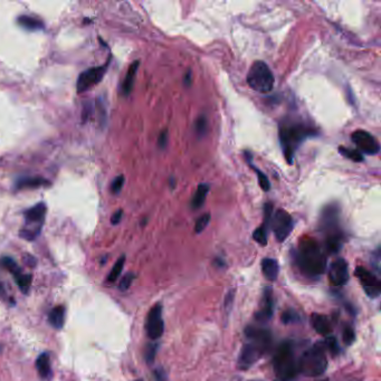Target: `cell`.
Returning a JSON list of instances; mask_svg holds the SVG:
<instances>
[{"label": "cell", "instance_id": "1", "mask_svg": "<svg viewBox=\"0 0 381 381\" xmlns=\"http://www.w3.org/2000/svg\"><path fill=\"white\" fill-rule=\"evenodd\" d=\"M294 260L301 273L310 279H318L327 268V256L321 246L312 237L300 239Z\"/></svg>", "mask_w": 381, "mask_h": 381}, {"label": "cell", "instance_id": "2", "mask_svg": "<svg viewBox=\"0 0 381 381\" xmlns=\"http://www.w3.org/2000/svg\"><path fill=\"white\" fill-rule=\"evenodd\" d=\"M318 131L305 123L295 120H285L280 124L279 137L282 150L288 163H293L294 155L301 143L306 139L315 137Z\"/></svg>", "mask_w": 381, "mask_h": 381}, {"label": "cell", "instance_id": "3", "mask_svg": "<svg viewBox=\"0 0 381 381\" xmlns=\"http://www.w3.org/2000/svg\"><path fill=\"white\" fill-rule=\"evenodd\" d=\"M320 227L325 236V249L329 254H336L342 247L343 236L339 227V209L335 205L324 208Z\"/></svg>", "mask_w": 381, "mask_h": 381}, {"label": "cell", "instance_id": "4", "mask_svg": "<svg viewBox=\"0 0 381 381\" xmlns=\"http://www.w3.org/2000/svg\"><path fill=\"white\" fill-rule=\"evenodd\" d=\"M273 369L275 376L281 381H292L297 377L299 368L291 341L282 342L276 349L273 358Z\"/></svg>", "mask_w": 381, "mask_h": 381}, {"label": "cell", "instance_id": "5", "mask_svg": "<svg viewBox=\"0 0 381 381\" xmlns=\"http://www.w3.org/2000/svg\"><path fill=\"white\" fill-rule=\"evenodd\" d=\"M327 355H325V349L321 342L314 344L312 348L304 351L298 362L299 372L305 377L311 378L321 376L327 370Z\"/></svg>", "mask_w": 381, "mask_h": 381}, {"label": "cell", "instance_id": "6", "mask_svg": "<svg viewBox=\"0 0 381 381\" xmlns=\"http://www.w3.org/2000/svg\"><path fill=\"white\" fill-rule=\"evenodd\" d=\"M246 81L251 90L260 93H268L274 88V75L268 65L263 60H256L250 66Z\"/></svg>", "mask_w": 381, "mask_h": 381}, {"label": "cell", "instance_id": "7", "mask_svg": "<svg viewBox=\"0 0 381 381\" xmlns=\"http://www.w3.org/2000/svg\"><path fill=\"white\" fill-rule=\"evenodd\" d=\"M270 226H272L276 239L280 243L284 242L293 230L292 216L284 209H278L270 219Z\"/></svg>", "mask_w": 381, "mask_h": 381}, {"label": "cell", "instance_id": "8", "mask_svg": "<svg viewBox=\"0 0 381 381\" xmlns=\"http://www.w3.org/2000/svg\"><path fill=\"white\" fill-rule=\"evenodd\" d=\"M145 332L151 340H158L162 336L164 332V321L162 318V305L160 303L153 305L147 313Z\"/></svg>", "mask_w": 381, "mask_h": 381}, {"label": "cell", "instance_id": "9", "mask_svg": "<svg viewBox=\"0 0 381 381\" xmlns=\"http://www.w3.org/2000/svg\"><path fill=\"white\" fill-rule=\"evenodd\" d=\"M355 276L359 280L365 293L371 299H377L381 293V283L376 275L367 268L358 266L355 268Z\"/></svg>", "mask_w": 381, "mask_h": 381}, {"label": "cell", "instance_id": "10", "mask_svg": "<svg viewBox=\"0 0 381 381\" xmlns=\"http://www.w3.org/2000/svg\"><path fill=\"white\" fill-rule=\"evenodd\" d=\"M266 353L264 350L261 348L256 346L255 343L250 342V341H247L246 342L241 352H239V356H238V360H237V367L239 370H248L249 368L253 367L256 362L261 359V356Z\"/></svg>", "mask_w": 381, "mask_h": 381}, {"label": "cell", "instance_id": "11", "mask_svg": "<svg viewBox=\"0 0 381 381\" xmlns=\"http://www.w3.org/2000/svg\"><path fill=\"white\" fill-rule=\"evenodd\" d=\"M107 67H108V64H105L104 66L92 67V69H89L85 72H83L81 75L78 76L77 84H76L78 93H82V92L88 91L91 88L95 86L96 84L100 83L102 81L103 76L105 75Z\"/></svg>", "mask_w": 381, "mask_h": 381}, {"label": "cell", "instance_id": "12", "mask_svg": "<svg viewBox=\"0 0 381 381\" xmlns=\"http://www.w3.org/2000/svg\"><path fill=\"white\" fill-rule=\"evenodd\" d=\"M351 140L359 149L369 156L378 155L380 151V144L378 140L371 133L365 130H355L351 134Z\"/></svg>", "mask_w": 381, "mask_h": 381}, {"label": "cell", "instance_id": "13", "mask_svg": "<svg viewBox=\"0 0 381 381\" xmlns=\"http://www.w3.org/2000/svg\"><path fill=\"white\" fill-rule=\"evenodd\" d=\"M329 281L333 286H343L349 281V265L343 258H336L329 268Z\"/></svg>", "mask_w": 381, "mask_h": 381}, {"label": "cell", "instance_id": "14", "mask_svg": "<svg viewBox=\"0 0 381 381\" xmlns=\"http://www.w3.org/2000/svg\"><path fill=\"white\" fill-rule=\"evenodd\" d=\"M245 336L247 337V341L255 343L265 352H267L272 346V333L264 328L247 327L245 329Z\"/></svg>", "mask_w": 381, "mask_h": 381}, {"label": "cell", "instance_id": "15", "mask_svg": "<svg viewBox=\"0 0 381 381\" xmlns=\"http://www.w3.org/2000/svg\"><path fill=\"white\" fill-rule=\"evenodd\" d=\"M274 314V302H273V293L272 288L266 287L263 292V297L261 299L260 306L255 313V319L258 322L266 323Z\"/></svg>", "mask_w": 381, "mask_h": 381}, {"label": "cell", "instance_id": "16", "mask_svg": "<svg viewBox=\"0 0 381 381\" xmlns=\"http://www.w3.org/2000/svg\"><path fill=\"white\" fill-rule=\"evenodd\" d=\"M47 211V207L44 204V202H39L32 208L27 209L25 211V220H26L27 225H36V227L38 226L39 228H41L43 223H44L45 219V215Z\"/></svg>", "mask_w": 381, "mask_h": 381}, {"label": "cell", "instance_id": "17", "mask_svg": "<svg viewBox=\"0 0 381 381\" xmlns=\"http://www.w3.org/2000/svg\"><path fill=\"white\" fill-rule=\"evenodd\" d=\"M311 322L313 325V329H314L319 334L328 336L332 332V325L327 315L319 314V313H313L311 315Z\"/></svg>", "mask_w": 381, "mask_h": 381}, {"label": "cell", "instance_id": "18", "mask_svg": "<svg viewBox=\"0 0 381 381\" xmlns=\"http://www.w3.org/2000/svg\"><path fill=\"white\" fill-rule=\"evenodd\" d=\"M261 266H262L263 275L265 276L268 281L274 282L278 280L279 272H280L278 261L274 260V258H264V260L262 261Z\"/></svg>", "mask_w": 381, "mask_h": 381}, {"label": "cell", "instance_id": "19", "mask_svg": "<svg viewBox=\"0 0 381 381\" xmlns=\"http://www.w3.org/2000/svg\"><path fill=\"white\" fill-rule=\"evenodd\" d=\"M36 368L38 370L40 378L48 380L52 377V367H51V359L49 354L44 352L41 353L36 360Z\"/></svg>", "mask_w": 381, "mask_h": 381}, {"label": "cell", "instance_id": "20", "mask_svg": "<svg viewBox=\"0 0 381 381\" xmlns=\"http://www.w3.org/2000/svg\"><path fill=\"white\" fill-rule=\"evenodd\" d=\"M209 189H210V186L207 183H200L198 188H197L196 193L194 194L192 201H190V207L194 210H197V209L201 208V206L205 204L207 195L209 193Z\"/></svg>", "mask_w": 381, "mask_h": 381}, {"label": "cell", "instance_id": "21", "mask_svg": "<svg viewBox=\"0 0 381 381\" xmlns=\"http://www.w3.org/2000/svg\"><path fill=\"white\" fill-rule=\"evenodd\" d=\"M48 322L55 329H61L65 322V309L64 306L58 305L55 306L54 309L49 312L48 314Z\"/></svg>", "mask_w": 381, "mask_h": 381}, {"label": "cell", "instance_id": "22", "mask_svg": "<svg viewBox=\"0 0 381 381\" xmlns=\"http://www.w3.org/2000/svg\"><path fill=\"white\" fill-rule=\"evenodd\" d=\"M138 67H139V60L133 61V63L130 65V67H129V71L126 73L124 82H123V85H122V91L124 95H129L131 93V91L133 89L135 75H137Z\"/></svg>", "mask_w": 381, "mask_h": 381}, {"label": "cell", "instance_id": "23", "mask_svg": "<svg viewBox=\"0 0 381 381\" xmlns=\"http://www.w3.org/2000/svg\"><path fill=\"white\" fill-rule=\"evenodd\" d=\"M47 180L44 178L40 177H28V178H22V179L16 182V188L17 189H33V188H38L41 186L47 184Z\"/></svg>", "mask_w": 381, "mask_h": 381}, {"label": "cell", "instance_id": "24", "mask_svg": "<svg viewBox=\"0 0 381 381\" xmlns=\"http://www.w3.org/2000/svg\"><path fill=\"white\" fill-rule=\"evenodd\" d=\"M17 22L23 28L32 30V32H35V30H41V29H44V27H45L44 22L38 19V18L30 17V16L18 17Z\"/></svg>", "mask_w": 381, "mask_h": 381}, {"label": "cell", "instance_id": "25", "mask_svg": "<svg viewBox=\"0 0 381 381\" xmlns=\"http://www.w3.org/2000/svg\"><path fill=\"white\" fill-rule=\"evenodd\" d=\"M124 263H125V256L123 255L119 258L118 261H116L113 268L111 269V273L108 276V282L109 283H114L116 280H118L120 274L122 273L123 267H124Z\"/></svg>", "mask_w": 381, "mask_h": 381}, {"label": "cell", "instance_id": "26", "mask_svg": "<svg viewBox=\"0 0 381 381\" xmlns=\"http://www.w3.org/2000/svg\"><path fill=\"white\" fill-rule=\"evenodd\" d=\"M0 265L7 269L8 272H10L14 276L20 274L23 272L22 268L18 266V264L10 257H3L2 261H0Z\"/></svg>", "mask_w": 381, "mask_h": 381}, {"label": "cell", "instance_id": "27", "mask_svg": "<svg viewBox=\"0 0 381 381\" xmlns=\"http://www.w3.org/2000/svg\"><path fill=\"white\" fill-rule=\"evenodd\" d=\"M339 151L343 157L352 160V161H354V162L364 161V156H362V153L359 152L358 150L349 149V147H346V146H340Z\"/></svg>", "mask_w": 381, "mask_h": 381}, {"label": "cell", "instance_id": "28", "mask_svg": "<svg viewBox=\"0 0 381 381\" xmlns=\"http://www.w3.org/2000/svg\"><path fill=\"white\" fill-rule=\"evenodd\" d=\"M248 157H249V158H248V163H249V165H250V168H253L254 171H255L256 174H257L258 183H260V186H261L262 190H264V192H268L269 188H270V182H269V180H268L267 176H266L265 174H263V172H262L260 169H258L257 167H255V165H253V164H251V163L249 162V159H250L249 152H248Z\"/></svg>", "mask_w": 381, "mask_h": 381}, {"label": "cell", "instance_id": "29", "mask_svg": "<svg viewBox=\"0 0 381 381\" xmlns=\"http://www.w3.org/2000/svg\"><path fill=\"white\" fill-rule=\"evenodd\" d=\"M16 282H17V285L20 287V290L24 292V293H27V291L29 290L30 285H32V275L29 274H24L23 272L20 274H18L16 276H14Z\"/></svg>", "mask_w": 381, "mask_h": 381}, {"label": "cell", "instance_id": "30", "mask_svg": "<svg viewBox=\"0 0 381 381\" xmlns=\"http://www.w3.org/2000/svg\"><path fill=\"white\" fill-rule=\"evenodd\" d=\"M268 231V227H266L265 225H263L258 227V228H256L253 232V238L255 239V241L262 245V246H266L267 245V232Z\"/></svg>", "mask_w": 381, "mask_h": 381}, {"label": "cell", "instance_id": "31", "mask_svg": "<svg viewBox=\"0 0 381 381\" xmlns=\"http://www.w3.org/2000/svg\"><path fill=\"white\" fill-rule=\"evenodd\" d=\"M322 343V346L324 349L329 350V351L335 355V354H339L340 352V348H339V344H337V341L334 336H328L327 339H325Z\"/></svg>", "mask_w": 381, "mask_h": 381}, {"label": "cell", "instance_id": "32", "mask_svg": "<svg viewBox=\"0 0 381 381\" xmlns=\"http://www.w3.org/2000/svg\"><path fill=\"white\" fill-rule=\"evenodd\" d=\"M209 221H210V214H204L202 216H200L198 219H197L196 221V225H195V231L197 234L201 232L202 230H205L206 227L208 226Z\"/></svg>", "mask_w": 381, "mask_h": 381}, {"label": "cell", "instance_id": "33", "mask_svg": "<svg viewBox=\"0 0 381 381\" xmlns=\"http://www.w3.org/2000/svg\"><path fill=\"white\" fill-rule=\"evenodd\" d=\"M207 128H208V123H207V120H206L204 115L197 119V121L195 122V131H196L197 135H199V137L206 134Z\"/></svg>", "mask_w": 381, "mask_h": 381}, {"label": "cell", "instance_id": "34", "mask_svg": "<svg viewBox=\"0 0 381 381\" xmlns=\"http://www.w3.org/2000/svg\"><path fill=\"white\" fill-rule=\"evenodd\" d=\"M157 349H158V346L157 344H147L146 348H145V351H144V356H145V360H146V364L147 365H152L153 361H155V358H156V353H157Z\"/></svg>", "mask_w": 381, "mask_h": 381}, {"label": "cell", "instance_id": "35", "mask_svg": "<svg viewBox=\"0 0 381 381\" xmlns=\"http://www.w3.org/2000/svg\"><path fill=\"white\" fill-rule=\"evenodd\" d=\"M342 337H343V342L346 343L347 346H351V344L354 341V339H355L353 329L351 327H349V325H346V327L343 328Z\"/></svg>", "mask_w": 381, "mask_h": 381}, {"label": "cell", "instance_id": "36", "mask_svg": "<svg viewBox=\"0 0 381 381\" xmlns=\"http://www.w3.org/2000/svg\"><path fill=\"white\" fill-rule=\"evenodd\" d=\"M297 321H299V315L297 314V312L293 310H286L282 314V322L284 324H290Z\"/></svg>", "mask_w": 381, "mask_h": 381}, {"label": "cell", "instance_id": "37", "mask_svg": "<svg viewBox=\"0 0 381 381\" xmlns=\"http://www.w3.org/2000/svg\"><path fill=\"white\" fill-rule=\"evenodd\" d=\"M134 278H135V275H134L133 273H128V274L124 276V278L122 279V281L120 282V285H119L120 291H122V292L126 291L128 288L131 286V284H132V282H133Z\"/></svg>", "mask_w": 381, "mask_h": 381}, {"label": "cell", "instance_id": "38", "mask_svg": "<svg viewBox=\"0 0 381 381\" xmlns=\"http://www.w3.org/2000/svg\"><path fill=\"white\" fill-rule=\"evenodd\" d=\"M123 183H124V177L119 176L116 177L113 180L112 184H111V190H112L113 194H119L121 192V189L123 187Z\"/></svg>", "mask_w": 381, "mask_h": 381}, {"label": "cell", "instance_id": "39", "mask_svg": "<svg viewBox=\"0 0 381 381\" xmlns=\"http://www.w3.org/2000/svg\"><path fill=\"white\" fill-rule=\"evenodd\" d=\"M167 142H168V131L164 130L163 132H161V134L159 135V139H158V144L160 147H165L167 146Z\"/></svg>", "mask_w": 381, "mask_h": 381}, {"label": "cell", "instance_id": "40", "mask_svg": "<svg viewBox=\"0 0 381 381\" xmlns=\"http://www.w3.org/2000/svg\"><path fill=\"white\" fill-rule=\"evenodd\" d=\"M155 378L157 381H167V373L162 368H158L155 371Z\"/></svg>", "mask_w": 381, "mask_h": 381}, {"label": "cell", "instance_id": "41", "mask_svg": "<svg viewBox=\"0 0 381 381\" xmlns=\"http://www.w3.org/2000/svg\"><path fill=\"white\" fill-rule=\"evenodd\" d=\"M372 265L376 266L377 270H380V249L379 248L372 254Z\"/></svg>", "mask_w": 381, "mask_h": 381}, {"label": "cell", "instance_id": "42", "mask_svg": "<svg viewBox=\"0 0 381 381\" xmlns=\"http://www.w3.org/2000/svg\"><path fill=\"white\" fill-rule=\"evenodd\" d=\"M122 210H118L116 213H114V215L112 216V218H111V221H112L113 225H118L121 219H122Z\"/></svg>", "mask_w": 381, "mask_h": 381}, {"label": "cell", "instance_id": "43", "mask_svg": "<svg viewBox=\"0 0 381 381\" xmlns=\"http://www.w3.org/2000/svg\"><path fill=\"white\" fill-rule=\"evenodd\" d=\"M184 83H186L187 85H189L190 83H192V73H187V75L184 76Z\"/></svg>", "mask_w": 381, "mask_h": 381}, {"label": "cell", "instance_id": "44", "mask_svg": "<svg viewBox=\"0 0 381 381\" xmlns=\"http://www.w3.org/2000/svg\"><path fill=\"white\" fill-rule=\"evenodd\" d=\"M5 294V290H4V286L2 283H0V295H4Z\"/></svg>", "mask_w": 381, "mask_h": 381}, {"label": "cell", "instance_id": "45", "mask_svg": "<svg viewBox=\"0 0 381 381\" xmlns=\"http://www.w3.org/2000/svg\"><path fill=\"white\" fill-rule=\"evenodd\" d=\"M135 381H143V380H141V379H139V380H135Z\"/></svg>", "mask_w": 381, "mask_h": 381}]
</instances>
